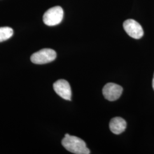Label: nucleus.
<instances>
[{"label": "nucleus", "instance_id": "f257e3e1", "mask_svg": "<svg viewBox=\"0 0 154 154\" xmlns=\"http://www.w3.org/2000/svg\"><path fill=\"white\" fill-rule=\"evenodd\" d=\"M62 144L65 149L75 154H89L90 151L87 147L86 144L81 138L71 136L66 134L62 140Z\"/></svg>", "mask_w": 154, "mask_h": 154}, {"label": "nucleus", "instance_id": "f03ea898", "mask_svg": "<svg viewBox=\"0 0 154 154\" xmlns=\"http://www.w3.org/2000/svg\"><path fill=\"white\" fill-rule=\"evenodd\" d=\"M63 13V10L61 6L53 7L45 13L43 21L45 25L50 26L57 25L62 22Z\"/></svg>", "mask_w": 154, "mask_h": 154}, {"label": "nucleus", "instance_id": "7ed1b4c3", "mask_svg": "<svg viewBox=\"0 0 154 154\" xmlns=\"http://www.w3.org/2000/svg\"><path fill=\"white\" fill-rule=\"evenodd\" d=\"M56 57L57 53L54 50L43 49L33 54L30 60L33 63L42 65L55 60Z\"/></svg>", "mask_w": 154, "mask_h": 154}, {"label": "nucleus", "instance_id": "20e7f679", "mask_svg": "<svg viewBox=\"0 0 154 154\" xmlns=\"http://www.w3.org/2000/svg\"><path fill=\"white\" fill-rule=\"evenodd\" d=\"M123 28L127 34L134 39L141 38L144 32L142 26L134 20H127L123 23Z\"/></svg>", "mask_w": 154, "mask_h": 154}, {"label": "nucleus", "instance_id": "39448f33", "mask_svg": "<svg viewBox=\"0 0 154 154\" xmlns=\"http://www.w3.org/2000/svg\"><path fill=\"white\" fill-rule=\"evenodd\" d=\"M102 92L106 99L109 101H114L121 97L123 88L116 83H108L103 87Z\"/></svg>", "mask_w": 154, "mask_h": 154}, {"label": "nucleus", "instance_id": "423d86ee", "mask_svg": "<svg viewBox=\"0 0 154 154\" xmlns=\"http://www.w3.org/2000/svg\"><path fill=\"white\" fill-rule=\"evenodd\" d=\"M53 88L59 96L67 100L72 99V90L69 83L65 79H60L53 84Z\"/></svg>", "mask_w": 154, "mask_h": 154}, {"label": "nucleus", "instance_id": "0eeeda50", "mask_svg": "<svg viewBox=\"0 0 154 154\" xmlns=\"http://www.w3.org/2000/svg\"><path fill=\"white\" fill-rule=\"evenodd\" d=\"M127 126L126 122L121 117L112 118L110 122L109 127L111 132L116 135L125 131Z\"/></svg>", "mask_w": 154, "mask_h": 154}, {"label": "nucleus", "instance_id": "6e6552de", "mask_svg": "<svg viewBox=\"0 0 154 154\" xmlns=\"http://www.w3.org/2000/svg\"><path fill=\"white\" fill-rule=\"evenodd\" d=\"M13 35V30L10 27L0 28V42L11 38Z\"/></svg>", "mask_w": 154, "mask_h": 154}, {"label": "nucleus", "instance_id": "1a4fd4ad", "mask_svg": "<svg viewBox=\"0 0 154 154\" xmlns=\"http://www.w3.org/2000/svg\"><path fill=\"white\" fill-rule=\"evenodd\" d=\"M152 88H153V89H154V77H153V79H152Z\"/></svg>", "mask_w": 154, "mask_h": 154}]
</instances>
